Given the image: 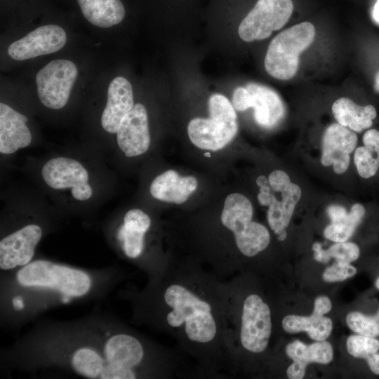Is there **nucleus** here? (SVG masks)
Wrapping results in <instances>:
<instances>
[{"label": "nucleus", "instance_id": "obj_43", "mask_svg": "<svg viewBox=\"0 0 379 379\" xmlns=\"http://www.w3.org/2000/svg\"><path fill=\"white\" fill-rule=\"evenodd\" d=\"M204 155H205L206 157H211V154H210L209 152H206V153H204Z\"/></svg>", "mask_w": 379, "mask_h": 379}, {"label": "nucleus", "instance_id": "obj_2", "mask_svg": "<svg viewBox=\"0 0 379 379\" xmlns=\"http://www.w3.org/2000/svg\"><path fill=\"white\" fill-rule=\"evenodd\" d=\"M9 354L18 368H58L88 379L157 378L167 361L166 347L94 317L40 326Z\"/></svg>", "mask_w": 379, "mask_h": 379}, {"label": "nucleus", "instance_id": "obj_13", "mask_svg": "<svg viewBox=\"0 0 379 379\" xmlns=\"http://www.w3.org/2000/svg\"><path fill=\"white\" fill-rule=\"evenodd\" d=\"M66 41V33L62 27L56 25H43L13 42L8 46V53L15 60H25L57 52Z\"/></svg>", "mask_w": 379, "mask_h": 379}, {"label": "nucleus", "instance_id": "obj_17", "mask_svg": "<svg viewBox=\"0 0 379 379\" xmlns=\"http://www.w3.org/2000/svg\"><path fill=\"white\" fill-rule=\"evenodd\" d=\"M27 120L26 116L0 103L1 153L10 154L31 143V132L26 125Z\"/></svg>", "mask_w": 379, "mask_h": 379}, {"label": "nucleus", "instance_id": "obj_15", "mask_svg": "<svg viewBox=\"0 0 379 379\" xmlns=\"http://www.w3.org/2000/svg\"><path fill=\"white\" fill-rule=\"evenodd\" d=\"M357 136L353 131L338 123L330 125L323 136L321 162L325 166L333 164L335 173L340 174L349 167L350 154L354 150Z\"/></svg>", "mask_w": 379, "mask_h": 379}, {"label": "nucleus", "instance_id": "obj_10", "mask_svg": "<svg viewBox=\"0 0 379 379\" xmlns=\"http://www.w3.org/2000/svg\"><path fill=\"white\" fill-rule=\"evenodd\" d=\"M41 175L45 182L54 190L72 188V197L86 201L92 196L88 184V173L78 161L67 157H55L42 167Z\"/></svg>", "mask_w": 379, "mask_h": 379}, {"label": "nucleus", "instance_id": "obj_30", "mask_svg": "<svg viewBox=\"0 0 379 379\" xmlns=\"http://www.w3.org/2000/svg\"><path fill=\"white\" fill-rule=\"evenodd\" d=\"M357 269L350 263L336 262L326 268L323 273V279L326 282L342 281L353 277Z\"/></svg>", "mask_w": 379, "mask_h": 379}, {"label": "nucleus", "instance_id": "obj_40", "mask_svg": "<svg viewBox=\"0 0 379 379\" xmlns=\"http://www.w3.org/2000/svg\"><path fill=\"white\" fill-rule=\"evenodd\" d=\"M275 236L279 241H282L286 238V236H287L286 230H283L276 234Z\"/></svg>", "mask_w": 379, "mask_h": 379}, {"label": "nucleus", "instance_id": "obj_11", "mask_svg": "<svg viewBox=\"0 0 379 379\" xmlns=\"http://www.w3.org/2000/svg\"><path fill=\"white\" fill-rule=\"evenodd\" d=\"M42 234L39 225L28 224L4 236L0 241L1 270L14 271L32 261Z\"/></svg>", "mask_w": 379, "mask_h": 379}, {"label": "nucleus", "instance_id": "obj_19", "mask_svg": "<svg viewBox=\"0 0 379 379\" xmlns=\"http://www.w3.org/2000/svg\"><path fill=\"white\" fill-rule=\"evenodd\" d=\"M251 95L255 122L262 127L271 128L282 119L285 114L284 102L271 88L257 83L246 86Z\"/></svg>", "mask_w": 379, "mask_h": 379}, {"label": "nucleus", "instance_id": "obj_7", "mask_svg": "<svg viewBox=\"0 0 379 379\" xmlns=\"http://www.w3.org/2000/svg\"><path fill=\"white\" fill-rule=\"evenodd\" d=\"M315 27L304 21L277 34L270 42L265 58V68L272 77L288 80L293 77L299 67V57L314 41Z\"/></svg>", "mask_w": 379, "mask_h": 379}, {"label": "nucleus", "instance_id": "obj_38", "mask_svg": "<svg viewBox=\"0 0 379 379\" xmlns=\"http://www.w3.org/2000/svg\"><path fill=\"white\" fill-rule=\"evenodd\" d=\"M373 18L379 24V0H377L373 11Z\"/></svg>", "mask_w": 379, "mask_h": 379}, {"label": "nucleus", "instance_id": "obj_9", "mask_svg": "<svg viewBox=\"0 0 379 379\" xmlns=\"http://www.w3.org/2000/svg\"><path fill=\"white\" fill-rule=\"evenodd\" d=\"M77 74L76 65L70 60L58 59L48 62L36 75L41 102L53 109L62 108L69 100Z\"/></svg>", "mask_w": 379, "mask_h": 379}, {"label": "nucleus", "instance_id": "obj_26", "mask_svg": "<svg viewBox=\"0 0 379 379\" xmlns=\"http://www.w3.org/2000/svg\"><path fill=\"white\" fill-rule=\"evenodd\" d=\"M357 173L363 178H371L379 170V142L357 147L354 154Z\"/></svg>", "mask_w": 379, "mask_h": 379}, {"label": "nucleus", "instance_id": "obj_20", "mask_svg": "<svg viewBox=\"0 0 379 379\" xmlns=\"http://www.w3.org/2000/svg\"><path fill=\"white\" fill-rule=\"evenodd\" d=\"M198 182L193 176H181L168 170L157 176L149 187L151 195L160 201L181 204L196 190Z\"/></svg>", "mask_w": 379, "mask_h": 379}, {"label": "nucleus", "instance_id": "obj_41", "mask_svg": "<svg viewBox=\"0 0 379 379\" xmlns=\"http://www.w3.org/2000/svg\"><path fill=\"white\" fill-rule=\"evenodd\" d=\"M375 89L379 92V71L375 77Z\"/></svg>", "mask_w": 379, "mask_h": 379}, {"label": "nucleus", "instance_id": "obj_32", "mask_svg": "<svg viewBox=\"0 0 379 379\" xmlns=\"http://www.w3.org/2000/svg\"><path fill=\"white\" fill-rule=\"evenodd\" d=\"M268 181L274 192H281L291 182L288 174L281 170L272 171L269 177Z\"/></svg>", "mask_w": 379, "mask_h": 379}, {"label": "nucleus", "instance_id": "obj_4", "mask_svg": "<svg viewBox=\"0 0 379 379\" xmlns=\"http://www.w3.org/2000/svg\"><path fill=\"white\" fill-rule=\"evenodd\" d=\"M226 288L232 353L236 369V361L241 351L260 354L267 350L272 331V314L269 305L258 293L244 295L236 277L226 281Z\"/></svg>", "mask_w": 379, "mask_h": 379}, {"label": "nucleus", "instance_id": "obj_28", "mask_svg": "<svg viewBox=\"0 0 379 379\" xmlns=\"http://www.w3.org/2000/svg\"><path fill=\"white\" fill-rule=\"evenodd\" d=\"M347 350L353 357L366 359L379 350V340L363 335H350L347 340Z\"/></svg>", "mask_w": 379, "mask_h": 379}, {"label": "nucleus", "instance_id": "obj_3", "mask_svg": "<svg viewBox=\"0 0 379 379\" xmlns=\"http://www.w3.org/2000/svg\"><path fill=\"white\" fill-rule=\"evenodd\" d=\"M1 280L3 320H29L60 304L93 298L116 274L93 271L44 259L31 261Z\"/></svg>", "mask_w": 379, "mask_h": 379}, {"label": "nucleus", "instance_id": "obj_16", "mask_svg": "<svg viewBox=\"0 0 379 379\" xmlns=\"http://www.w3.org/2000/svg\"><path fill=\"white\" fill-rule=\"evenodd\" d=\"M134 106L132 86L122 77L114 78L109 85L107 102L101 117L102 128L115 133L123 117Z\"/></svg>", "mask_w": 379, "mask_h": 379}, {"label": "nucleus", "instance_id": "obj_22", "mask_svg": "<svg viewBox=\"0 0 379 379\" xmlns=\"http://www.w3.org/2000/svg\"><path fill=\"white\" fill-rule=\"evenodd\" d=\"M281 194L280 199L273 197L267 213V222L274 234L285 230L289 225L302 192L298 185L291 182Z\"/></svg>", "mask_w": 379, "mask_h": 379}, {"label": "nucleus", "instance_id": "obj_29", "mask_svg": "<svg viewBox=\"0 0 379 379\" xmlns=\"http://www.w3.org/2000/svg\"><path fill=\"white\" fill-rule=\"evenodd\" d=\"M328 255L337 262L350 263L356 260L360 253L359 246L352 242H336L326 250Z\"/></svg>", "mask_w": 379, "mask_h": 379}, {"label": "nucleus", "instance_id": "obj_24", "mask_svg": "<svg viewBox=\"0 0 379 379\" xmlns=\"http://www.w3.org/2000/svg\"><path fill=\"white\" fill-rule=\"evenodd\" d=\"M284 330L290 333L307 332L312 340H325L331 334L333 324L331 319L313 312L311 316L287 315L281 322Z\"/></svg>", "mask_w": 379, "mask_h": 379}, {"label": "nucleus", "instance_id": "obj_21", "mask_svg": "<svg viewBox=\"0 0 379 379\" xmlns=\"http://www.w3.org/2000/svg\"><path fill=\"white\" fill-rule=\"evenodd\" d=\"M332 113L337 122L355 132H361L373 125L377 117L374 106H361L347 98L336 100L332 105Z\"/></svg>", "mask_w": 379, "mask_h": 379}, {"label": "nucleus", "instance_id": "obj_27", "mask_svg": "<svg viewBox=\"0 0 379 379\" xmlns=\"http://www.w3.org/2000/svg\"><path fill=\"white\" fill-rule=\"evenodd\" d=\"M346 323L353 331L363 335L376 337L379 335V313L366 316L359 312H350Z\"/></svg>", "mask_w": 379, "mask_h": 379}, {"label": "nucleus", "instance_id": "obj_12", "mask_svg": "<svg viewBox=\"0 0 379 379\" xmlns=\"http://www.w3.org/2000/svg\"><path fill=\"white\" fill-rule=\"evenodd\" d=\"M151 225V218L146 213L133 208L126 213L116 232V239L124 256L145 272V239Z\"/></svg>", "mask_w": 379, "mask_h": 379}, {"label": "nucleus", "instance_id": "obj_36", "mask_svg": "<svg viewBox=\"0 0 379 379\" xmlns=\"http://www.w3.org/2000/svg\"><path fill=\"white\" fill-rule=\"evenodd\" d=\"M312 249L314 251V258L317 261L322 263H326L329 261L330 257L328 255L326 250H323L319 243H314Z\"/></svg>", "mask_w": 379, "mask_h": 379}, {"label": "nucleus", "instance_id": "obj_39", "mask_svg": "<svg viewBox=\"0 0 379 379\" xmlns=\"http://www.w3.org/2000/svg\"><path fill=\"white\" fill-rule=\"evenodd\" d=\"M256 184L259 187L269 184L268 178L264 175H260L256 179Z\"/></svg>", "mask_w": 379, "mask_h": 379}, {"label": "nucleus", "instance_id": "obj_14", "mask_svg": "<svg viewBox=\"0 0 379 379\" xmlns=\"http://www.w3.org/2000/svg\"><path fill=\"white\" fill-rule=\"evenodd\" d=\"M117 141L128 157L145 153L150 145L147 112L145 107L137 103L123 117L117 130Z\"/></svg>", "mask_w": 379, "mask_h": 379}, {"label": "nucleus", "instance_id": "obj_5", "mask_svg": "<svg viewBox=\"0 0 379 379\" xmlns=\"http://www.w3.org/2000/svg\"><path fill=\"white\" fill-rule=\"evenodd\" d=\"M253 206L242 194L227 196L220 214V224L232 231L235 237L239 255L253 258L270 245V234L267 228L252 220Z\"/></svg>", "mask_w": 379, "mask_h": 379}, {"label": "nucleus", "instance_id": "obj_34", "mask_svg": "<svg viewBox=\"0 0 379 379\" xmlns=\"http://www.w3.org/2000/svg\"><path fill=\"white\" fill-rule=\"evenodd\" d=\"M274 194V191L270 184L260 187V192L258 194V200L262 206H269L271 204Z\"/></svg>", "mask_w": 379, "mask_h": 379}, {"label": "nucleus", "instance_id": "obj_35", "mask_svg": "<svg viewBox=\"0 0 379 379\" xmlns=\"http://www.w3.org/2000/svg\"><path fill=\"white\" fill-rule=\"evenodd\" d=\"M327 213L331 218V222H334L346 216L348 212L343 206L332 205L327 208Z\"/></svg>", "mask_w": 379, "mask_h": 379}, {"label": "nucleus", "instance_id": "obj_8", "mask_svg": "<svg viewBox=\"0 0 379 379\" xmlns=\"http://www.w3.org/2000/svg\"><path fill=\"white\" fill-rule=\"evenodd\" d=\"M294 10L293 0H255L239 23V36L247 42L266 39L288 22Z\"/></svg>", "mask_w": 379, "mask_h": 379}, {"label": "nucleus", "instance_id": "obj_37", "mask_svg": "<svg viewBox=\"0 0 379 379\" xmlns=\"http://www.w3.org/2000/svg\"><path fill=\"white\" fill-rule=\"evenodd\" d=\"M366 359L371 371L374 374L379 375V353H373Z\"/></svg>", "mask_w": 379, "mask_h": 379}, {"label": "nucleus", "instance_id": "obj_31", "mask_svg": "<svg viewBox=\"0 0 379 379\" xmlns=\"http://www.w3.org/2000/svg\"><path fill=\"white\" fill-rule=\"evenodd\" d=\"M232 105L236 110L239 112L251 107V95L246 87H237L234 91Z\"/></svg>", "mask_w": 379, "mask_h": 379}, {"label": "nucleus", "instance_id": "obj_33", "mask_svg": "<svg viewBox=\"0 0 379 379\" xmlns=\"http://www.w3.org/2000/svg\"><path fill=\"white\" fill-rule=\"evenodd\" d=\"M331 309V302L326 296H319L314 301L313 312L320 315L328 313Z\"/></svg>", "mask_w": 379, "mask_h": 379}, {"label": "nucleus", "instance_id": "obj_44", "mask_svg": "<svg viewBox=\"0 0 379 379\" xmlns=\"http://www.w3.org/2000/svg\"><path fill=\"white\" fill-rule=\"evenodd\" d=\"M378 312L379 313V311Z\"/></svg>", "mask_w": 379, "mask_h": 379}, {"label": "nucleus", "instance_id": "obj_25", "mask_svg": "<svg viewBox=\"0 0 379 379\" xmlns=\"http://www.w3.org/2000/svg\"><path fill=\"white\" fill-rule=\"evenodd\" d=\"M365 213L363 205L354 204L346 216L337 222H331L325 228V237L335 242L347 241L362 220Z\"/></svg>", "mask_w": 379, "mask_h": 379}, {"label": "nucleus", "instance_id": "obj_1", "mask_svg": "<svg viewBox=\"0 0 379 379\" xmlns=\"http://www.w3.org/2000/svg\"><path fill=\"white\" fill-rule=\"evenodd\" d=\"M128 298L135 320L173 337L194 359L199 375L227 378L235 370L226 281L199 262L171 260Z\"/></svg>", "mask_w": 379, "mask_h": 379}, {"label": "nucleus", "instance_id": "obj_6", "mask_svg": "<svg viewBox=\"0 0 379 379\" xmlns=\"http://www.w3.org/2000/svg\"><path fill=\"white\" fill-rule=\"evenodd\" d=\"M208 110L210 118L197 117L190 121L187 133L198 148L215 152L227 145L237 135V114L230 100L220 93L209 98Z\"/></svg>", "mask_w": 379, "mask_h": 379}, {"label": "nucleus", "instance_id": "obj_42", "mask_svg": "<svg viewBox=\"0 0 379 379\" xmlns=\"http://www.w3.org/2000/svg\"><path fill=\"white\" fill-rule=\"evenodd\" d=\"M375 286L379 289V277L378 278V279L375 281Z\"/></svg>", "mask_w": 379, "mask_h": 379}, {"label": "nucleus", "instance_id": "obj_23", "mask_svg": "<svg viewBox=\"0 0 379 379\" xmlns=\"http://www.w3.org/2000/svg\"><path fill=\"white\" fill-rule=\"evenodd\" d=\"M85 18L99 27L107 28L119 24L125 16V8L120 0H77Z\"/></svg>", "mask_w": 379, "mask_h": 379}, {"label": "nucleus", "instance_id": "obj_18", "mask_svg": "<svg viewBox=\"0 0 379 379\" xmlns=\"http://www.w3.org/2000/svg\"><path fill=\"white\" fill-rule=\"evenodd\" d=\"M285 351L287 356L293 361L286 370V375L290 379L302 378L309 363L327 364L332 361L333 357L331 345L325 340L317 341L310 345L295 340L288 344Z\"/></svg>", "mask_w": 379, "mask_h": 379}]
</instances>
